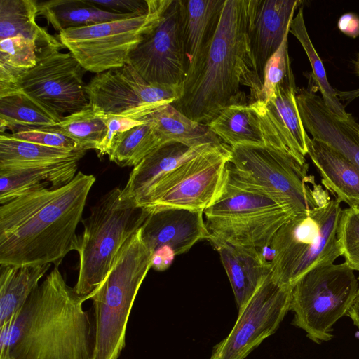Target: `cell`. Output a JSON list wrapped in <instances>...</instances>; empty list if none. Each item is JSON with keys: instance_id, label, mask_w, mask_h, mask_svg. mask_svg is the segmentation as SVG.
<instances>
[{"instance_id": "cell-1", "label": "cell", "mask_w": 359, "mask_h": 359, "mask_svg": "<svg viewBox=\"0 0 359 359\" xmlns=\"http://www.w3.org/2000/svg\"><path fill=\"white\" fill-rule=\"evenodd\" d=\"M79 171L58 188L38 189L0 206V266L60 264L77 250L76 229L95 182Z\"/></svg>"}, {"instance_id": "cell-2", "label": "cell", "mask_w": 359, "mask_h": 359, "mask_svg": "<svg viewBox=\"0 0 359 359\" xmlns=\"http://www.w3.org/2000/svg\"><path fill=\"white\" fill-rule=\"evenodd\" d=\"M54 265L22 306L0 327V359H91L94 326L87 299Z\"/></svg>"}, {"instance_id": "cell-3", "label": "cell", "mask_w": 359, "mask_h": 359, "mask_svg": "<svg viewBox=\"0 0 359 359\" xmlns=\"http://www.w3.org/2000/svg\"><path fill=\"white\" fill-rule=\"evenodd\" d=\"M252 0H225L219 25L202 63L185 80L181 97L171 104L188 118L208 125L224 109L260 100L263 81L252 55L249 31Z\"/></svg>"}, {"instance_id": "cell-4", "label": "cell", "mask_w": 359, "mask_h": 359, "mask_svg": "<svg viewBox=\"0 0 359 359\" xmlns=\"http://www.w3.org/2000/svg\"><path fill=\"white\" fill-rule=\"evenodd\" d=\"M203 215L208 241L213 246L229 243L263 251L294 214L270 196L237 180L226 165L217 192Z\"/></svg>"}, {"instance_id": "cell-5", "label": "cell", "mask_w": 359, "mask_h": 359, "mask_svg": "<svg viewBox=\"0 0 359 359\" xmlns=\"http://www.w3.org/2000/svg\"><path fill=\"white\" fill-rule=\"evenodd\" d=\"M151 257L140 227L122 246L109 273L90 294L95 322L91 359H118L126 345L130 313L151 268Z\"/></svg>"}, {"instance_id": "cell-6", "label": "cell", "mask_w": 359, "mask_h": 359, "mask_svg": "<svg viewBox=\"0 0 359 359\" xmlns=\"http://www.w3.org/2000/svg\"><path fill=\"white\" fill-rule=\"evenodd\" d=\"M122 189L114 188L90 208L82 220L79 236V275L74 287L88 300L109 273L124 243L142 226L148 212L121 196Z\"/></svg>"}, {"instance_id": "cell-7", "label": "cell", "mask_w": 359, "mask_h": 359, "mask_svg": "<svg viewBox=\"0 0 359 359\" xmlns=\"http://www.w3.org/2000/svg\"><path fill=\"white\" fill-rule=\"evenodd\" d=\"M340 203L330 199L294 215L276 231L268 248L271 273L276 281L293 287L310 270L332 264L341 256L337 236Z\"/></svg>"}, {"instance_id": "cell-8", "label": "cell", "mask_w": 359, "mask_h": 359, "mask_svg": "<svg viewBox=\"0 0 359 359\" xmlns=\"http://www.w3.org/2000/svg\"><path fill=\"white\" fill-rule=\"evenodd\" d=\"M230 151L226 165L237 180L270 196L294 215L330 200L328 191L308 174V163L301 164L285 151L251 145L232 147Z\"/></svg>"}, {"instance_id": "cell-9", "label": "cell", "mask_w": 359, "mask_h": 359, "mask_svg": "<svg viewBox=\"0 0 359 359\" xmlns=\"http://www.w3.org/2000/svg\"><path fill=\"white\" fill-rule=\"evenodd\" d=\"M358 290L353 270L344 262L317 266L293 285L292 324L316 344L330 341L334 325L347 316Z\"/></svg>"}, {"instance_id": "cell-10", "label": "cell", "mask_w": 359, "mask_h": 359, "mask_svg": "<svg viewBox=\"0 0 359 359\" xmlns=\"http://www.w3.org/2000/svg\"><path fill=\"white\" fill-rule=\"evenodd\" d=\"M172 0H149L148 12L59 32L58 40L87 71L99 74L128 63Z\"/></svg>"}, {"instance_id": "cell-11", "label": "cell", "mask_w": 359, "mask_h": 359, "mask_svg": "<svg viewBox=\"0 0 359 359\" xmlns=\"http://www.w3.org/2000/svg\"><path fill=\"white\" fill-rule=\"evenodd\" d=\"M59 41L38 46L37 61L18 81L21 92L58 121L89 104L83 82V69L70 53H62Z\"/></svg>"}, {"instance_id": "cell-12", "label": "cell", "mask_w": 359, "mask_h": 359, "mask_svg": "<svg viewBox=\"0 0 359 359\" xmlns=\"http://www.w3.org/2000/svg\"><path fill=\"white\" fill-rule=\"evenodd\" d=\"M224 144L180 165L139 201L147 212L165 208L204 211L212 203L230 158Z\"/></svg>"}, {"instance_id": "cell-13", "label": "cell", "mask_w": 359, "mask_h": 359, "mask_svg": "<svg viewBox=\"0 0 359 359\" xmlns=\"http://www.w3.org/2000/svg\"><path fill=\"white\" fill-rule=\"evenodd\" d=\"M292 289L276 281L270 273L238 311L234 326L214 346L210 359H245L276 332L290 311Z\"/></svg>"}, {"instance_id": "cell-14", "label": "cell", "mask_w": 359, "mask_h": 359, "mask_svg": "<svg viewBox=\"0 0 359 359\" xmlns=\"http://www.w3.org/2000/svg\"><path fill=\"white\" fill-rule=\"evenodd\" d=\"M88 102L105 115H149L182 96V86L147 83L129 63L96 74L85 86Z\"/></svg>"}, {"instance_id": "cell-15", "label": "cell", "mask_w": 359, "mask_h": 359, "mask_svg": "<svg viewBox=\"0 0 359 359\" xmlns=\"http://www.w3.org/2000/svg\"><path fill=\"white\" fill-rule=\"evenodd\" d=\"M128 63L149 83L183 86L187 63L181 0L172 1L158 25L130 53Z\"/></svg>"}, {"instance_id": "cell-16", "label": "cell", "mask_w": 359, "mask_h": 359, "mask_svg": "<svg viewBox=\"0 0 359 359\" xmlns=\"http://www.w3.org/2000/svg\"><path fill=\"white\" fill-rule=\"evenodd\" d=\"M313 86L297 90L296 99L305 130L313 139L337 151L359 168V123L348 113L334 114Z\"/></svg>"}, {"instance_id": "cell-17", "label": "cell", "mask_w": 359, "mask_h": 359, "mask_svg": "<svg viewBox=\"0 0 359 359\" xmlns=\"http://www.w3.org/2000/svg\"><path fill=\"white\" fill-rule=\"evenodd\" d=\"M207 126L230 147L238 145L270 147L291 155L263 101L227 107Z\"/></svg>"}, {"instance_id": "cell-18", "label": "cell", "mask_w": 359, "mask_h": 359, "mask_svg": "<svg viewBox=\"0 0 359 359\" xmlns=\"http://www.w3.org/2000/svg\"><path fill=\"white\" fill-rule=\"evenodd\" d=\"M141 226L142 240L151 254L169 246L175 255L188 252L197 242L208 240L203 211L165 208L148 212Z\"/></svg>"}, {"instance_id": "cell-19", "label": "cell", "mask_w": 359, "mask_h": 359, "mask_svg": "<svg viewBox=\"0 0 359 359\" xmlns=\"http://www.w3.org/2000/svg\"><path fill=\"white\" fill-rule=\"evenodd\" d=\"M299 0H252L249 36L257 71H263L269 57L289 32Z\"/></svg>"}, {"instance_id": "cell-20", "label": "cell", "mask_w": 359, "mask_h": 359, "mask_svg": "<svg viewBox=\"0 0 359 359\" xmlns=\"http://www.w3.org/2000/svg\"><path fill=\"white\" fill-rule=\"evenodd\" d=\"M224 144L190 147L171 142L161 145L133 167L125 187L122 189L121 196L137 205L156 184L178 166Z\"/></svg>"}, {"instance_id": "cell-21", "label": "cell", "mask_w": 359, "mask_h": 359, "mask_svg": "<svg viewBox=\"0 0 359 359\" xmlns=\"http://www.w3.org/2000/svg\"><path fill=\"white\" fill-rule=\"evenodd\" d=\"M224 1L181 0L186 79L194 74L209 50L219 25Z\"/></svg>"}, {"instance_id": "cell-22", "label": "cell", "mask_w": 359, "mask_h": 359, "mask_svg": "<svg viewBox=\"0 0 359 359\" xmlns=\"http://www.w3.org/2000/svg\"><path fill=\"white\" fill-rule=\"evenodd\" d=\"M230 281L238 311L271 273L263 251L251 247L220 243L214 245Z\"/></svg>"}, {"instance_id": "cell-23", "label": "cell", "mask_w": 359, "mask_h": 359, "mask_svg": "<svg viewBox=\"0 0 359 359\" xmlns=\"http://www.w3.org/2000/svg\"><path fill=\"white\" fill-rule=\"evenodd\" d=\"M325 189L340 203L359 207V168L344 155L310 137L308 154Z\"/></svg>"}, {"instance_id": "cell-24", "label": "cell", "mask_w": 359, "mask_h": 359, "mask_svg": "<svg viewBox=\"0 0 359 359\" xmlns=\"http://www.w3.org/2000/svg\"><path fill=\"white\" fill-rule=\"evenodd\" d=\"M294 74L278 85L266 102L267 113L290 154L301 164H306L310 138L303 125L297 107Z\"/></svg>"}, {"instance_id": "cell-25", "label": "cell", "mask_w": 359, "mask_h": 359, "mask_svg": "<svg viewBox=\"0 0 359 359\" xmlns=\"http://www.w3.org/2000/svg\"><path fill=\"white\" fill-rule=\"evenodd\" d=\"M81 158L0 171V205L25 193L43 188H58L76 175Z\"/></svg>"}, {"instance_id": "cell-26", "label": "cell", "mask_w": 359, "mask_h": 359, "mask_svg": "<svg viewBox=\"0 0 359 359\" xmlns=\"http://www.w3.org/2000/svg\"><path fill=\"white\" fill-rule=\"evenodd\" d=\"M161 145L171 142L190 147L224 142L205 124L178 111L171 104L158 107L147 116Z\"/></svg>"}, {"instance_id": "cell-27", "label": "cell", "mask_w": 359, "mask_h": 359, "mask_svg": "<svg viewBox=\"0 0 359 359\" xmlns=\"http://www.w3.org/2000/svg\"><path fill=\"white\" fill-rule=\"evenodd\" d=\"M50 265L0 266V327L20 309Z\"/></svg>"}, {"instance_id": "cell-28", "label": "cell", "mask_w": 359, "mask_h": 359, "mask_svg": "<svg viewBox=\"0 0 359 359\" xmlns=\"http://www.w3.org/2000/svg\"><path fill=\"white\" fill-rule=\"evenodd\" d=\"M38 15L45 18L59 32L136 15L104 10L92 4L90 0L38 1Z\"/></svg>"}, {"instance_id": "cell-29", "label": "cell", "mask_w": 359, "mask_h": 359, "mask_svg": "<svg viewBox=\"0 0 359 359\" xmlns=\"http://www.w3.org/2000/svg\"><path fill=\"white\" fill-rule=\"evenodd\" d=\"M85 150L70 151L43 146L0 134V171L82 158Z\"/></svg>"}, {"instance_id": "cell-30", "label": "cell", "mask_w": 359, "mask_h": 359, "mask_svg": "<svg viewBox=\"0 0 359 359\" xmlns=\"http://www.w3.org/2000/svg\"><path fill=\"white\" fill-rule=\"evenodd\" d=\"M38 1L0 0V40L22 36L34 40L37 47L58 42L36 22Z\"/></svg>"}, {"instance_id": "cell-31", "label": "cell", "mask_w": 359, "mask_h": 359, "mask_svg": "<svg viewBox=\"0 0 359 359\" xmlns=\"http://www.w3.org/2000/svg\"><path fill=\"white\" fill-rule=\"evenodd\" d=\"M60 121L21 92L0 97V132L27 128H53Z\"/></svg>"}, {"instance_id": "cell-32", "label": "cell", "mask_w": 359, "mask_h": 359, "mask_svg": "<svg viewBox=\"0 0 359 359\" xmlns=\"http://www.w3.org/2000/svg\"><path fill=\"white\" fill-rule=\"evenodd\" d=\"M147 119L144 123L115 136L108 154L111 161L121 167H135L161 146L147 117Z\"/></svg>"}, {"instance_id": "cell-33", "label": "cell", "mask_w": 359, "mask_h": 359, "mask_svg": "<svg viewBox=\"0 0 359 359\" xmlns=\"http://www.w3.org/2000/svg\"><path fill=\"white\" fill-rule=\"evenodd\" d=\"M54 128L82 149L97 150L107 134V115L89 103L81 111L64 117Z\"/></svg>"}, {"instance_id": "cell-34", "label": "cell", "mask_w": 359, "mask_h": 359, "mask_svg": "<svg viewBox=\"0 0 359 359\" xmlns=\"http://www.w3.org/2000/svg\"><path fill=\"white\" fill-rule=\"evenodd\" d=\"M289 32L293 34L301 43L310 62L312 79L315 86L320 90L321 97L327 107L335 115L345 118L348 113L337 95L336 90L328 82L324 65L318 55L308 34L304 22L302 7L291 21Z\"/></svg>"}, {"instance_id": "cell-35", "label": "cell", "mask_w": 359, "mask_h": 359, "mask_svg": "<svg viewBox=\"0 0 359 359\" xmlns=\"http://www.w3.org/2000/svg\"><path fill=\"white\" fill-rule=\"evenodd\" d=\"M337 236L344 262L353 271H359V207L342 210Z\"/></svg>"}, {"instance_id": "cell-36", "label": "cell", "mask_w": 359, "mask_h": 359, "mask_svg": "<svg viewBox=\"0 0 359 359\" xmlns=\"http://www.w3.org/2000/svg\"><path fill=\"white\" fill-rule=\"evenodd\" d=\"M288 33L277 50L267 60L263 71L261 101L267 102L276 87L293 74L288 54Z\"/></svg>"}, {"instance_id": "cell-37", "label": "cell", "mask_w": 359, "mask_h": 359, "mask_svg": "<svg viewBox=\"0 0 359 359\" xmlns=\"http://www.w3.org/2000/svg\"><path fill=\"white\" fill-rule=\"evenodd\" d=\"M36 50L35 41L22 36L0 40V63L25 72L36 65Z\"/></svg>"}, {"instance_id": "cell-38", "label": "cell", "mask_w": 359, "mask_h": 359, "mask_svg": "<svg viewBox=\"0 0 359 359\" xmlns=\"http://www.w3.org/2000/svg\"><path fill=\"white\" fill-rule=\"evenodd\" d=\"M9 134L14 138L49 147L70 151L83 150L74 140L54 127L22 128Z\"/></svg>"}, {"instance_id": "cell-39", "label": "cell", "mask_w": 359, "mask_h": 359, "mask_svg": "<svg viewBox=\"0 0 359 359\" xmlns=\"http://www.w3.org/2000/svg\"><path fill=\"white\" fill-rule=\"evenodd\" d=\"M148 116V115H147ZM147 116L143 114L107 115V131L106 136L100 145L98 155L100 156L109 154L115 136L122 132L144 123Z\"/></svg>"}, {"instance_id": "cell-40", "label": "cell", "mask_w": 359, "mask_h": 359, "mask_svg": "<svg viewBox=\"0 0 359 359\" xmlns=\"http://www.w3.org/2000/svg\"><path fill=\"white\" fill-rule=\"evenodd\" d=\"M100 8L120 14L142 15L149 10V0H90Z\"/></svg>"}, {"instance_id": "cell-41", "label": "cell", "mask_w": 359, "mask_h": 359, "mask_svg": "<svg viewBox=\"0 0 359 359\" xmlns=\"http://www.w3.org/2000/svg\"><path fill=\"white\" fill-rule=\"evenodd\" d=\"M175 254L169 246H162L152 253L151 268L158 271L168 269L172 264Z\"/></svg>"}, {"instance_id": "cell-42", "label": "cell", "mask_w": 359, "mask_h": 359, "mask_svg": "<svg viewBox=\"0 0 359 359\" xmlns=\"http://www.w3.org/2000/svg\"><path fill=\"white\" fill-rule=\"evenodd\" d=\"M337 27L344 34L356 38L359 36V16L353 13H346L339 18Z\"/></svg>"}, {"instance_id": "cell-43", "label": "cell", "mask_w": 359, "mask_h": 359, "mask_svg": "<svg viewBox=\"0 0 359 359\" xmlns=\"http://www.w3.org/2000/svg\"><path fill=\"white\" fill-rule=\"evenodd\" d=\"M347 316L351 318L353 325L359 329V289Z\"/></svg>"}, {"instance_id": "cell-44", "label": "cell", "mask_w": 359, "mask_h": 359, "mask_svg": "<svg viewBox=\"0 0 359 359\" xmlns=\"http://www.w3.org/2000/svg\"><path fill=\"white\" fill-rule=\"evenodd\" d=\"M337 95L340 100L350 102L359 97V88L346 91L336 90Z\"/></svg>"}, {"instance_id": "cell-45", "label": "cell", "mask_w": 359, "mask_h": 359, "mask_svg": "<svg viewBox=\"0 0 359 359\" xmlns=\"http://www.w3.org/2000/svg\"><path fill=\"white\" fill-rule=\"evenodd\" d=\"M355 69L356 74L359 76V53L358 54L357 59L355 62Z\"/></svg>"}]
</instances>
